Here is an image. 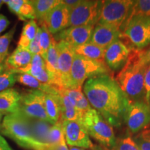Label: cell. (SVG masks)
<instances>
[{
	"mask_svg": "<svg viewBox=\"0 0 150 150\" xmlns=\"http://www.w3.org/2000/svg\"><path fill=\"white\" fill-rule=\"evenodd\" d=\"M84 95L94 109L112 127H120L130 101L117 81L108 74L91 78L83 86Z\"/></svg>",
	"mask_w": 150,
	"mask_h": 150,
	"instance_id": "obj_1",
	"label": "cell"
},
{
	"mask_svg": "<svg viewBox=\"0 0 150 150\" xmlns=\"http://www.w3.org/2000/svg\"><path fill=\"white\" fill-rule=\"evenodd\" d=\"M142 54L141 50H130L126 64L118 73L116 79L130 102L141 101L144 97V78L147 66L142 63Z\"/></svg>",
	"mask_w": 150,
	"mask_h": 150,
	"instance_id": "obj_2",
	"label": "cell"
},
{
	"mask_svg": "<svg viewBox=\"0 0 150 150\" xmlns=\"http://www.w3.org/2000/svg\"><path fill=\"white\" fill-rule=\"evenodd\" d=\"M30 120L20 111L8 114L4 117L0 131L22 147L44 150L49 145L41 144L35 139L31 131Z\"/></svg>",
	"mask_w": 150,
	"mask_h": 150,
	"instance_id": "obj_3",
	"label": "cell"
},
{
	"mask_svg": "<svg viewBox=\"0 0 150 150\" xmlns=\"http://www.w3.org/2000/svg\"><path fill=\"white\" fill-rule=\"evenodd\" d=\"M108 68L104 61H94L74 54L70 72V89H82L85 81L102 74H108Z\"/></svg>",
	"mask_w": 150,
	"mask_h": 150,
	"instance_id": "obj_4",
	"label": "cell"
},
{
	"mask_svg": "<svg viewBox=\"0 0 150 150\" xmlns=\"http://www.w3.org/2000/svg\"><path fill=\"white\" fill-rule=\"evenodd\" d=\"M88 134L106 148L115 145L116 138L113 129L99 112L91 108L83 114L81 122Z\"/></svg>",
	"mask_w": 150,
	"mask_h": 150,
	"instance_id": "obj_5",
	"label": "cell"
},
{
	"mask_svg": "<svg viewBox=\"0 0 150 150\" xmlns=\"http://www.w3.org/2000/svg\"><path fill=\"white\" fill-rule=\"evenodd\" d=\"M134 1L108 0L103 1L100 17L97 24L119 28L126 23L130 16Z\"/></svg>",
	"mask_w": 150,
	"mask_h": 150,
	"instance_id": "obj_6",
	"label": "cell"
},
{
	"mask_svg": "<svg viewBox=\"0 0 150 150\" xmlns=\"http://www.w3.org/2000/svg\"><path fill=\"white\" fill-rule=\"evenodd\" d=\"M124 35L135 49L141 50L150 44V16H134L125 23Z\"/></svg>",
	"mask_w": 150,
	"mask_h": 150,
	"instance_id": "obj_7",
	"label": "cell"
},
{
	"mask_svg": "<svg viewBox=\"0 0 150 150\" xmlns=\"http://www.w3.org/2000/svg\"><path fill=\"white\" fill-rule=\"evenodd\" d=\"M103 1L81 0L70 12L68 27L93 26L98 24Z\"/></svg>",
	"mask_w": 150,
	"mask_h": 150,
	"instance_id": "obj_8",
	"label": "cell"
},
{
	"mask_svg": "<svg viewBox=\"0 0 150 150\" xmlns=\"http://www.w3.org/2000/svg\"><path fill=\"white\" fill-rule=\"evenodd\" d=\"M44 97L45 93L39 90L26 91L22 94L19 111L29 119L50 122L46 113Z\"/></svg>",
	"mask_w": 150,
	"mask_h": 150,
	"instance_id": "obj_9",
	"label": "cell"
},
{
	"mask_svg": "<svg viewBox=\"0 0 150 150\" xmlns=\"http://www.w3.org/2000/svg\"><path fill=\"white\" fill-rule=\"evenodd\" d=\"M124 122L131 133L139 132L150 123V105L145 101L131 102L125 112Z\"/></svg>",
	"mask_w": 150,
	"mask_h": 150,
	"instance_id": "obj_10",
	"label": "cell"
},
{
	"mask_svg": "<svg viewBox=\"0 0 150 150\" xmlns=\"http://www.w3.org/2000/svg\"><path fill=\"white\" fill-rule=\"evenodd\" d=\"M66 143L70 147L92 149L94 147L89 135L83 125L77 121H62Z\"/></svg>",
	"mask_w": 150,
	"mask_h": 150,
	"instance_id": "obj_11",
	"label": "cell"
},
{
	"mask_svg": "<svg viewBox=\"0 0 150 150\" xmlns=\"http://www.w3.org/2000/svg\"><path fill=\"white\" fill-rule=\"evenodd\" d=\"M57 50L59 53V71L61 84V88H68L71 67L75 53L72 47L64 41H58Z\"/></svg>",
	"mask_w": 150,
	"mask_h": 150,
	"instance_id": "obj_12",
	"label": "cell"
},
{
	"mask_svg": "<svg viewBox=\"0 0 150 150\" xmlns=\"http://www.w3.org/2000/svg\"><path fill=\"white\" fill-rule=\"evenodd\" d=\"M130 50L120 40H117L105 49L104 61L108 68L117 71L125 66Z\"/></svg>",
	"mask_w": 150,
	"mask_h": 150,
	"instance_id": "obj_13",
	"label": "cell"
},
{
	"mask_svg": "<svg viewBox=\"0 0 150 150\" xmlns=\"http://www.w3.org/2000/svg\"><path fill=\"white\" fill-rule=\"evenodd\" d=\"M94 28L93 26L70 27L56 33L54 38L57 42L64 41L72 47H76L90 42Z\"/></svg>",
	"mask_w": 150,
	"mask_h": 150,
	"instance_id": "obj_14",
	"label": "cell"
},
{
	"mask_svg": "<svg viewBox=\"0 0 150 150\" xmlns=\"http://www.w3.org/2000/svg\"><path fill=\"white\" fill-rule=\"evenodd\" d=\"M70 10L63 2L59 4L47 15L44 20L52 35L56 34L68 28Z\"/></svg>",
	"mask_w": 150,
	"mask_h": 150,
	"instance_id": "obj_15",
	"label": "cell"
},
{
	"mask_svg": "<svg viewBox=\"0 0 150 150\" xmlns=\"http://www.w3.org/2000/svg\"><path fill=\"white\" fill-rule=\"evenodd\" d=\"M15 74H29L45 85L53 86L52 77L46 68L45 61L40 54H34L31 63L27 67L19 70H11Z\"/></svg>",
	"mask_w": 150,
	"mask_h": 150,
	"instance_id": "obj_16",
	"label": "cell"
},
{
	"mask_svg": "<svg viewBox=\"0 0 150 150\" xmlns=\"http://www.w3.org/2000/svg\"><path fill=\"white\" fill-rule=\"evenodd\" d=\"M121 36L122 33L119 28L97 24L94 28L90 42L106 49L115 40H120Z\"/></svg>",
	"mask_w": 150,
	"mask_h": 150,
	"instance_id": "obj_17",
	"label": "cell"
},
{
	"mask_svg": "<svg viewBox=\"0 0 150 150\" xmlns=\"http://www.w3.org/2000/svg\"><path fill=\"white\" fill-rule=\"evenodd\" d=\"M46 68L51 76L53 86L61 88L59 71V53L57 50V41L53 36L51 45L49 48L45 59Z\"/></svg>",
	"mask_w": 150,
	"mask_h": 150,
	"instance_id": "obj_18",
	"label": "cell"
},
{
	"mask_svg": "<svg viewBox=\"0 0 150 150\" xmlns=\"http://www.w3.org/2000/svg\"><path fill=\"white\" fill-rule=\"evenodd\" d=\"M22 94L16 89L9 88L0 93V112L4 115L19 111Z\"/></svg>",
	"mask_w": 150,
	"mask_h": 150,
	"instance_id": "obj_19",
	"label": "cell"
},
{
	"mask_svg": "<svg viewBox=\"0 0 150 150\" xmlns=\"http://www.w3.org/2000/svg\"><path fill=\"white\" fill-rule=\"evenodd\" d=\"M58 92V98L61 108V121H77L81 122L83 114L76 109L68 97L60 91L59 88L56 87Z\"/></svg>",
	"mask_w": 150,
	"mask_h": 150,
	"instance_id": "obj_20",
	"label": "cell"
},
{
	"mask_svg": "<svg viewBox=\"0 0 150 150\" xmlns=\"http://www.w3.org/2000/svg\"><path fill=\"white\" fill-rule=\"evenodd\" d=\"M32 56V54L27 49L18 46L16 50L6 59L4 63L7 70H19L29 65Z\"/></svg>",
	"mask_w": 150,
	"mask_h": 150,
	"instance_id": "obj_21",
	"label": "cell"
},
{
	"mask_svg": "<svg viewBox=\"0 0 150 150\" xmlns=\"http://www.w3.org/2000/svg\"><path fill=\"white\" fill-rule=\"evenodd\" d=\"M4 2L6 4L9 10L17 15L20 20H26L27 19V20L29 19L30 20H36L34 8L31 4V1H27V0L5 1L4 0Z\"/></svg>",
	"mask_w": 150,
	"mask_h": 150,
	"instance_id": "obj_22",
	"label": "cell"
},
{
	"mask_svg": "<svg viewBox=\"0 0 150 150\" xmlns=\"http://www.w3.org/2000/svg\"><path fill=\"white\" fill-rule=\"evenodd\" d=\"M59 89L62 93L68 97L76 109L83 115L91 109V104L85 95L82 93V89L60 88Z\"/></svg>",
	"mask_w": 150,
	"mask_h": 150,
	"instance_id": "obj_23",
	"label": "cell"
},
{
	"mask_svg": "<svg viewBox=\"0 0 150 150\" xmlns=\"http://www.w3.org/2000/svg\"><path fill=\"white\" fill-rule=\"evenodd\" d=\"M74 53L94 61H104L105 49L91 42L73 47Z\"/></svg>",
	"mask_w": 150,
	"mask_h": 150,
	"instance_id": "obj_24",
	"label": "cell"
},
{
	"mask_svg": "<svg viewBox=\"0 0 150 150\" xmlns=\"http://www.w3.org/2000/svg\"><path fill=\"white\" fill-rule=\"evenodd\" d=\"M31 129L35 139L43 145H48L49 131L52 127V124L48 122L40 120H30Z\"/></svg>",
	"mask_w": 150,
	"mask_h": 150,
	"instance_id": "obj_25",
	"label": "cell"
},
{
	"mask_svg": "<svg viewBox=\"0 0 150 150\" xmlns=\"http://www.w3.org/2000/svg\"><path fill=\"white\" fill-rule=\"evenodd\" d=\"M61 2V0H31L39 24L44 22L47 15Z\"/></svg>",
	"mask_w": 150,
	"mask_h": 150,
	"instance_id": "obj_26",
	"label": "cell"
},
{
	"mask_svg": "<svg viewBox=\"0 0 150 150\" xmlns=\"http://www.w3.org/2000/svg\"><path fill=\"white\" fill-rule=\"evenodd\" d=\"M39 27L35 20H29L24 24L18 46L28 49L29 45L35 38Z\"/></svg>",
	"mask_w": 150,
	"mask_h": 150,
	"instance_id": "obj_27",
	"label": "cell"
},
{
	"mask_svg": "<svg viewBox=\"0 0 150 150\" xmlns=\"http://www.w3.org/2000/svg\"><path fill=\"white\" fill-rule=\"evenodd\" d=\"M65 136L63 134L62 121L60 120L54 125H52L49 131L48 145L56 146L65 141Z\"/></svg>",
	"mask_w": 150,
	"mask_h": 150,
	"instance_id": "obj_28",
	"label": "cell"
},
{
	"mask_svg": "<svg viewBox=\"0 0 150 150\" xmlns=\"http://www.w3.org/2000/svg\"><path fill=\"white\" fill-rule=\"evenodd\" d=\"M40 56L43 59H45L47 53L51 45L53 35L49 31L46 24L44 22L40 23Z\"/></svg>",
	"mask_w": 150,
	"mask_h": 150,
	"instance_id": "obj_29",
	"label": "cell"
},
{
	"mask_svg": "<svg viewBox=\"0 0 150 150\" xmlns=\"http://www.w3.org/2000/svg\"><path fill=\"white\" fill-rule=\"evenodd\" d=\"M16 81L19 83L32 88L34 90H39L42 92L45 91L46 86H47L42 83L34 76L29 74H16Z\"/></svg>",
	"mask_w": 150,
	"mask_h": 150,
	"instance_id": "obj_30",
	"label": "cell"
},
{
	"mask_svg": "<svg viewBox=\"0 0 150 150\" xmlns=\"http://www.w3.org/2000/svg\"><path fill=\"white\" fill-rule=\"evenodd\" d=\"M16 29V27L15 26L11 31L0 37V59L3 63L6 61V56L8 54V47L14 35Z\"/></svg>",
	"mask_w": 150,
	"mask_h": 150,
	"instance_id": "obj_31",
	"label": "cell"
},
{
	"mask_svg": "<svg viewBox=\"0 0 150 150\" xmlns=\"http://www.w3.org/2000/svg\"><path fill=\"white\" fill-rule=\"evenodd\" d=\"M134 16H150V0L134 1L129 18Z\"/></svg>",
	"mask_w": 150,
	"mask_h": 150,
	"instance_id": "obj_32",
	"label": "cell"
},
{
	"mask_svg": "<svg viewBox=\"0 0 150 150\" xmlns=\"http://www.w3.org/2000/svg\"><path fill=\"white\" fill-rule=\"evenodd\" d=\"M16 74L9 70L0 74V93L11 88L16 82Z\"/></svg>",
	"mask_w": 150,
	"mask_h": 150,
	"instance_id": "obj_33",
	"label": "cell"
},
{
	"mask_svg": "<svg viewBox=\"0 0 150 150\" xmlns=\"http://www.w3.org/2000/svg\"><path fill=\"white\" fill-rule=\"evenodd\" d=\"M110 150H140L136 142L131 137L121 138L116 140L115 145Z\"/></svg>",
	"mask_w": 150,
	"mask_h": 150,
	"instance_id": "obj_34",
	"label": "cell"
},
{
	"mask_svg": "<svg viewBox=\"0 0 150 150\" xmlns=\"http://www.w3.org/2000/svg\"><path fill=\"white\" fill-rule=\"evenodd\" d=\"M135 142L140 150H150V131L145 130L135 138Z\"/></svg>",
	"mask_w": 150,
	"mask_h": 150,
	"instance_id": "obj_35",
	"label": "cell"
},
{
	"mask_svg": "<svg viewBox=\"0 0 150 150\" xmlns=\"http://www.w3.org/2000/svg\"><path fill=\"white\" fill-rule=\"evenodd\" d=\"M144 97L145 102L149 104L150 102V65L146 69L144 78Z\"/></svg>",
	"mask_w": 150,
	"mask_h": 150,
	"instance_id": "obj_36",
	"label": "cell"
},
{
	"mask_svg": "<svg viewBox=\"0 0 150 150\" xmlns=\"http://www.w3.org/2000/svg\"><path fill=\"white\" fill-rule=\"evenodd\" d=\"M40 28L39 27L38 31L37 34L35 35V38L29 45V47L27 50L32 54H40Z\"/></svg>",
	"mask_w": 150,
	"mask_h": 150,
	"instance_id": "obj_37",
	"label": "cell"
},
{
	"mask_svg": "<svg viewBox=\"0 0 150 150\" xmlns=\"http://www.w3.org/2000/svg\"><path fill=\"white\" fill-rule=\"evenodd\" d=\"M9 24H10V22L6 17L0 14V33L8 27Z\"/></svg>",
	"mask_w": 150,
	"mask_h": 150,
	"instance_id": "obj_38",
	"label": "cell"
},
{
	"mask_svg": "<svg viewBox=\"0 0 150 150\" xmlns=\"http://www.w3.org/2000/svg\"><path fill=\"white\" fill-rule=\"evenodd\" d=\"M141 61L142 64L147 66L150 65V48L145 52H142Z\"/></svg>",
	"mask_w": 150,
	"mask_h": 150,
	"instance_id": "obj_39",
	"label": "cell"
},
{
	"mask_svg": "<svg viewBox=\"0 0 150 150\" xmlns=\"http://www.w3.org/2000/svg\"><path fill=\"white\" fill-rule=\"evenodd\" d=\"M80 1L81 0H63V1H62V2L66 6L70 11L79 4Z\"/></svg>",
	"mask_w": 150,
	"mask_h": 150,
	"instance_id": "obj_40",
	"label": "cell"
},
{
	"mask_svg": "<svg viewBox=\"0 0 150 150\" xmlns=\"http://www.w3.org/2000/svg\"><path fill=\"white\" fill-rule=\"evenodd\" d=\"M0 150H13L8 145V142L0 135Z\"/></svg>",
	"mask_w": 150,
	"mask_h": 150,
	"instance_id": "obj_41",
	"label": "cell"
},
{
	"mask_svg": "<svg viewBox=\"0 0 150 150\" xmlns=\"http://www.w3.org/2000/svg\"><path fill=\"white\" fill-rule=\"evenodd\" d=\"M91 150H110L108 148L104 147L102 145H94V147Z\"/></svg>",
	"mask_w": 150,
	"mask_h": 150,
	"instance_id": "obj_42",
	"label": "cell"
},
{
	"mask_svg": "<svg viewBox=\"0 0 150 150\" xmlns=\"http://www.w3.org/2000/svg\"><path fill=\"white\" fill-rule=\"evenodd\" d=\"M6 70H7V68H6V66L5 63H4L3 64L0 65V74H1V73H3L4 72H5Z\"/></svg>",
	"mask_w": 150,
	"mask_h": 150,
	"instance_id": "obj_43",
	"label": "cell"
},
{
	"mask_svg": "<svg viewBox=\"0 0 150 150\" xmlns=\"http://www.w3.org/2000/svg\"><path fill=\"white\" fill-rule=\"evenodd\" d=\"M69 150H87V149H84V148H81V147H70L69 148Z\"/></svg>",
	"mask_w": 150,
	"mask_h": 150,
	"instance_id": "obj_44",
	"label": "cell"
},
{
	"mask_svg": "<svg viewBox=\"0 0 150 150\" xmlns=\"http://www.w3.org/2000/svg\"><path fill=\"white\" fill-rule=\"evenodd\" d=\"M3 115H4V114L1 113V112H0V127H1V120H2Z\"/></svg>",
	"mask_w": 150,
	"mask_h": 150,
	"instance_id": "obj_45",
	"label": "cell"
},
{
	"mask_svg": "<svg viewBox=\"0 0 150 150\" xmlns=\"http://www.w3.org/2000/svg\"><path fill=\"white\" fill-rule=\"evenodd\" d=\"M3 4H4V1H1V0H0V8H1V6H2Z\"/></svg>",
	"mask_w": 150,
	"mask_h": 150,
	"instance_id": "obj_46",
	"label": "cell"
},
{
	"mask_svg": "<svg viewBox=\"0 0 150 150\" xmlns=\"http://www.w3.org/2000/svg\"><path fill=\"white\" fill-rule=\"evenodd\" d=\"M3 63H3V62L1 61V59H0V65H1V64H3Z\"/></svg>",
	"mask_w": 150,
	"mask_h": 150,
	"instance_id": "obj_47",
	"label": "cell"
},
{
	"mask_svg": "<svg viewBox=\"0 0 150 150\" xmlns=\"http://www.w3.org/2000/svg\"><path fill=\"white\" fill-rule=\"evenodd\" d=\"M149 105H150V102H149Z\"/></svg>",
	"mask_w": 150,
	"mask_h": 150,
	"instance_id": "obj_48",
	"label": "cell"
}]
</instances>
